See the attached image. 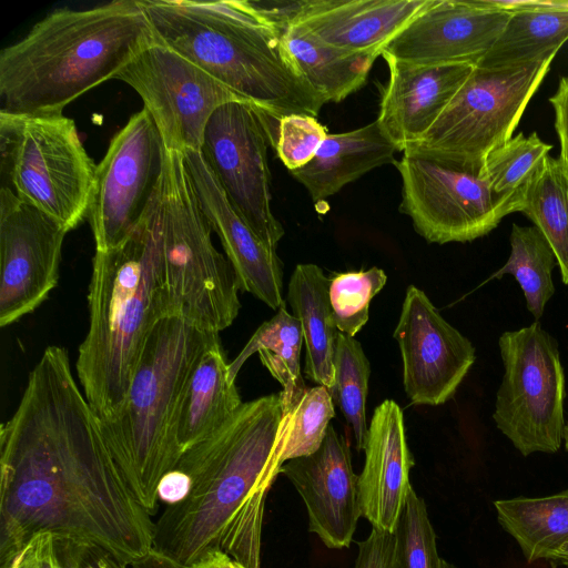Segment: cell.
<instances>
[{
  "label": "cell",
  "mask_w": 568,
  "mask_h": 568,
  "mask_svg": "<svg viewBox=\"0 0 568 568\" xmlns=\"http://www.w3.org/2000/svg\"><path fill=\"white\" fill-rule=\"evenodd\" d=\"M0 568L31 539L98 546L131 566L155 523L125 483L64 347L48 346L0 428Z\"/></svg>",
  "instance_id": "cell-1"
},
{
  "label": "cell",
  "mask_w": 568,
  "mask_h": 568,
  "mask_svg": "<svg viewBox=\"0 0 568 568\" xmlns=\"http://www.w3.org/2000/svg\"><path fill=\"white\" fill-rule=\"evenodd\" d=\"M281 394L242 403L174 468L192 480L189 496L168 506L155 523L153 549L191 567L221 552L246 568H261L265 500L282 467L291 422Z\"/></svg>",
  "instance_id": "cell-2"
},
{
  "label": "cell",
  "mask_w": 568,
  "mask_h": 568,
  "mask_svg": "<svg viewBox=\"0 0 568 568\" xmlns=\"http://www.w3.org/2000/svg\"><path fill=\"white\" fill-rule=\"evenodd\" d=\"M155 42L139 0L58 9L0 52V112L60 115Z\"/></svg>",
  "instance_id": "cell-3"
},
{
  "label": "cell",
  "mask_w": 568,
  "mask_h": 568,
  "mask_svg": "<svg viewBox=\"0 0 568 568\" xmlns=\"http://www.w3.org/2000/svg\"><path fill=\"white\" fill-rule=\"evenodd\" d=\"M162 189L133 233L92 260L90 324L77 374L101 420L121 410L154 326L168 317L162 284Z\"/></svg>",
  "instance_id": "cell-4"
},
{
  "label": "cell",
  "mask_w": 568,
  "mask_h": 568,
  "mask_svg": "<svg viewBox=\"0 0 568 568\" xmlns=\"http://www.w3.org/2000/svg\"><path fill=\"white\" fill-rule=\"evenodd\" d=\"M155 41L268 116H317L325 100L300 75L278 30L246 0H139Z\"/></svg>",
  "instance_id": "cell-5"
},
{
  "label": "cell",
  "mask_w": 568,
  "mask_h": 568,
  "mask_svg": "<svg viewBox=\"0 0 568 568\" xmlns=\"http://www.w3.org/2000/svg\"><path fill=\"white\" fill-rule=\"evenodd\" d=\"M219 334L182 317L162 318L152 329L130 383L125 402L102 433L122 476L152 515L158 485L180 459L174 428L189 378Z\"/></svg>",
  "instance_id": "cell-6"
},
{
  "label": "cell",
  "mask_w": 568,
  "mask_h": 568,
  "mask_svg": "<svg viewBox=\"0 0 568 568\" xmlns=\"http://www.w3.org/2000/svg\"><path fill=\"white\" fill-rule=\"evenodd\" d=\"M162 284L168 317L219 334L241 308L235 271L212 241L183 154L168 151L163 179Z\"/></svg>",
  "instance_id": "cell-7"
},
{
  "label": "cell",
  "mask_w": 568,
  "mask_h": 568,
  "mask_svg": "<svg viewBox=\"0 0 568 568\" xmlns=\"http://www.w3.org/2000/svg\"><path fill=\"white\" fill-rule=\"evenodd\" d=\"M1 178L70 232L88 217L97 165L72 119L0 112Z\"/></svg>",
  "instance_id": "cell-8"
},
{
  "label": "cell",
  "mask_w": 568,
  "mask_h": 568,
  "mask_svg": "<svg viewBox=\"0 0 568 568\" xmlns=\"http://www.w3.org/2000/svg\"><path fill=\"white\" fill-rule=\"evenodd\" d=\"M554 57L520 67H475L432 129L405 151L468 165L513 138Z\"/></svg>",
  "instance_id": "cell-9"
},
{
  "label": "cell",
  "mask_w": 568,
  "mask_h": 568,
  "mask_svg": "<svg viewBox=\"0 0 568 568\" xmlns=\"http://www.w3.org/2000/svg\"><path fill=\"white\" fill-rule=\"evenodd\" d=\"M504 376L493 418L523 455L559 450L565 427V375L558 344L538 322L504 332Z\"/></svg>",
  "instance_id": "cell-10"
},
{
  "label": "cell",
  "mask_w": 568,
  "mask_h": 568,
  "mask_svg": "<svg viewBox=\"0 0 568 568\" xmlns=\"http://www.w3.org/2000/svg\"><path fill=\"white\" fill-rule=\"evenodd\" d=\"M394 165L402 180L399 210L429 243L474 241L510 214L506 202L491 191L483 165L408 151Z\"/></svg>",
  "instance_id": "cell-11"
},
{
  "label": "cell",
  "mask_w": 568,
  "mask_h": 568,
  "mask_svg": "<svg viewBox=\"0 0 568 568\" xmlns=\"http://www.w3.org/2000/svg\"><path fill=\"white\" fill-rule=\"evenodd\" d=\"M166 150L143 108L112 138L97 165L88 220L95 251L122 244L139 226L159 195Z\"/></svg>",
  "instance_id": "cell-12"
},
{
  "label": "cell",
  "mask_w": 568,
  "mask_h": 568,
  "mask_svg": "<svg viewBox=\"0 0 568 568\" xmlns=\"http://www.w3.org/2000/svg\"><path fill=\"white\" fill-rule=\"evenodd\" d=\"M268 143L261 112L250 102L233 101L210 118L200 152L234 211L276 251L284 230L271 207Z\"/></svg>",
  "instance_id": "cell-13"
},
{
  "label": "cell",
  "mask_w": 568,
  "mask_h": 568,
  "mask_svg": "<svg viewBox=\"0 0 568 568\" xmlns=\"http://www.w3.org/2000/svg\"><path fill=\"white\" fill-rule=\"evenodd\" d=\"M114 79L141 97L168 151H201L212 114L225 103L248 102L158 41L139 52Z\"/></svg>",
  "instance_id": "cell-14"
},
{
  "label": "cell",
  "mask_w": 568,
  "mask_h": 568,
  "mask_svg": "<svg viewBox=\"0 0 568 568\" xmlns=\"http://www.w3.org/2000/svg\"><path fill=\"white\" fill-rule=\"evenodd\" d=\"M68 230L57 220L0 189V326L32 313L59 281Z\"/></svg>",
  "instance_id": "cell-15"
},
{
  "label": "cell",
  "mask_w": 568,
  "mask_h": 568,
  "mask_svg": "<svg viewBox=\"0 0 568 568\" xmlns=\"http://www.w3.org/2000/svg\"><path fill=\"white\" fill-rule=\"evenodd\" d=\"M394 337L403 361L404 389L415 405L436 406L450 399L476 358L471 342L415 285L407 287Z\"/></svg>",
  "instance_id": "cell-16"
},
{
  "label": "cell",
  "mask_w": 568,
  "mask_h": 568,
  "mask_svg": "<svg viewBox=\"0 0 568 568\" xmlns=\"http://www.w3.org/2000/svg\"><path fill=\"white\" fill-rule=\"evenodd\" d=\"M510 16L486 7L481 0H430L383 49L382 55L416 63L476 67Z\"/></svg>",
  "instance_id": "cell-17"
},
{
  "label": "cell",
  "mask_w": 568,
  "mask_h": 568,
  "mask_svg": "<svg viewBox=\"0 0 568 568\" xmlns=\"http://www.w3.org/2000/svg\"><path fill=\"white\" fill-rule=\"evenodd\" d=\"M280 474L303 499L308 530L329 549L347 548L362 517L358 476L348 442L329 425L316 452L285 462Z\"/></svg>",
  "instance_id": "cell-18"
},
{
  "label": "cell",
  "mask_w": 568,
  "mask_h": 568,
  "mask_svg": "<svg viewBox=\"0 0 568 568\" xmlns=\"http://www.w3.org/2000/svg\"><path fill=\"white\" fill-rule=\"evenodd\" d=\"M182 154L199 204L221 241L241 290L272 310L284 307L283 268L276 251L234 211L201 152L189 150Z\"/></svg>",
  "instance_id": "cell-19"
},
{
  "label": "cell",
  "mask_w": 568,
  "mask_h": 568,
  "mask_svg": "<svg viewBox=\"0 0 568 568\" xmlns=\"http://www.w3.org/2000/svg\"><path fill=\"white\" fill-rule=\"evenodd\" d=\"M389 71L376 119L398 151L432 129L475 69L469 63H416L382 55Z\"/></svg>",
  "instance_id": "cell-20"
},
{
  "label": "cell",
  "mask_w": 568,
  "mask_h": 568,
  "mask_svg": "<svg viewBox=\"0 0 568 568\" xmlns=\"http://www.w3.org/2000/svg\"><path fill=\"white\" fill-rule=\"evenodd\" d=\"M358 476L362 516L372 528L394 532L412 485L414 457L408 448L398 404L386 399L372 416Z\"/></svg>",
  "instance_id": "cell-21"
},
{
  "label": "cell",
  "mask_w": 568,
  "mask_h": 568,
  "mask_svg": "<svg viewBox=\"0 0 568 568\" xmlns=\"http://www.w3.org/2000/svg\"><path fill=\"white\" fill-rule=\"evenodd\" d=\"M430 0H301L291 24L352 53L383 49Z\"/></svg>",
  "instance_id": "cell-22"
},
{
  "label": "cell",
  "mask_w": 568,
  "mask_h": 568,
  "mask_svg": "<svg viewBox=\"0 0 568 568\" xmlns=\"http://www.w3.org/2000/svg\"><path fill=\"white\" fill-rule=\"evenodd\" d=\"M397 151L375 120L348 132L329 133L314 158L291 173L320 203L373 169L394 164Z\"/></svg>",
  "instance_id": "cell-23"
},
{
  "label": "cell",
  "mask_w": 568,
  "mask_h": 568,
  "mask_svg": "<svg viewBox=\"0 0 568 568\" xmlns=\"http://www.w3.org/2000/svg\"><path fill=\"white\" fill-rule=\"evenodd\" d=\"M242 405L220 339L200 357L186 384L174 428L181 455L221 428Z\"/></svg>",
  "instance_id": "cell-24"
},
{
  "label": "cell",
  "mask_w": 568,
  "mask_h": 568,
  "mask_svg": "<svg viewBox=\"0 0 568 568\" xmlns=\"http://www.w3.org/2000/svg\"><path fill=\"white\" fill-rule=\"evenodd\" d=\"M329 283L312 263L297 264L291 275L287 302L300 321L306 346L305 375L329 389L334 385V351L338 334L329 303Z\"/></svg>",
  "instance_id": "cell-25"
},
{
  "label": "cell",
  "mask_w": 568,
  "mask_h": 568,
  "mask_svg": "<svg viewBox=\"0 0 568 568\" xmlns=\"http://www.w3.org/2000/svg\"><path fill=\"white\" fill-rule=\"evenodd\" d=\"M276 29L300 75L326 103L341 102L361 89L379 57L334 48L291 23Z\"/></svg>",
  "instance_id": "cell-26"
},
{
  "label": "cell",
  "mask_w": 568,
  "mask_h": 568,
  "mask_svg": "<svg viewBox=\"0 0 568 568\" xmlns=\"http://www.w3.org/2000/svg\"><path fill=\"white\" fill-rule=\"evenodd\" d=\"M568 40V0H536L510 16L504 30L477 63L481 69H506L555 57Z\"/></svg>",
  "instance_id": "cell-27"
},
{
  "label": "cell",
  "mask_w": 568,
  "mask_h": 568,
  "mask_svg": "<svg viewBox=\"0 0 568 568\" xmlns=\"http://www.w3.org/2000/svg\"><path fill=\"white\" fill-rule=\"evenodd\" d=\"M497 520L528 564L547 560L568 542V488L544 497L494 501Z\"/></svg>",
  "instance_id": "cell-28"
},
{
  "label": "cell",
  "mask_w": 568,
  "mask_h": 568,
  "mask_svg": "<svg viewBox=\"0 0 568 568\" xmlns=\"http://www.w3.org/2000/svg\"><path fill=\"white\" fill-rule=\"evenodd\" d=\"M304 342L300 321L281 307L252 335L240 354L229 363L232 381L251 355L257 353L264 367L282 385L280 392L285 412H291L306 390L301 373V349Z\"/></svg>",
  "instance_id": "cell-29"
},
{
  "label": "cell",
  "mask_w": 568,
  "mask_h": 568,
  "mask_svg": "<svg viewBox=\"0 0 568 568\" xmlns=\"http://www.w3.org/2000/svg\"><path fill=\"white\" fill-rule=\"evenodd\" d=\"M524 213L551 246L562 282L568 285V173L557 158L547 156L523 196Z\"/></svg>",
  "instance_id": "cell-30"
},
{
  "label": "cell",
  "mask_w": 568,
  "mask_h": 568,
  "mask_svg": "<svg viewBox=\"0 0 568 568\" xmlns=\"http://www.w3.org/2000/svg\"><path fill=\"white\" fill-rule=\"evenodd\" d=\"M510 255L489 280L511 274L518 282L528 311L536 322L555 293L552 271L558 265L556 255L542 233L534 226L513 224Z\"/></svg>",
  "instance_id": "cell-31"
},
{
  "label": "cell",
  "mask_w": 568,
  "mask_h": 568,
  "mask_svg": "<svg viewBox=\"0 0 568 568\" xmlns=\"http://www.w3.org/2000/svg\"><path fill=\"white\" fill-rule=\"evenodd\" d=\"M551 149L536 132L528 136L520 132L485 158V178L494 194L506 202L509 213L518 212L524 194Z\"/></svg>",
  "instance_id": "cell-32"
},
{
  "label": "cell",
  "mask_w": 568,
  "mask_h": 568,
  "mask_svg": "<svg viewBox=\"0 0 568 568\" xmlns=\"http://www.w3.org/2000/svg\"><path fill=\"white\" fill-rule=\"evenodd\" d=\"M333 362L334 385L331 395L352 429L356 449L362 452L368 433L365 405L369 361L357 339L338 332Z\"/></svg>",
  "instance_id": "cell-33"
},
{
  "label": "cell",
  "mask_w": 568,
  "mask_h": 568,
  "mask_svg": "<svg viewBox=\"0 0 568 568\" xmlns=\"http://www.w3.org/2000/svg\"><path fill=\"white\" fill-rule=\"evenodd\" d=\"M387 276L377 267L336 274L329 283V303L338 332L355 336L368 321L372 298Z\"/></svg>",
  "instance_id": "cell-34"
},
{
  "label": "cell",
  "mask_w": 568,
  "mask_h": 568,
  "mask_svg": "<svg viewBox=\"0 0 568 568\" xmlns=\"http://www.w3.org/2000/svg\"><path fill=\"white\" fill-rule=\"evenodd\" d=\"M333 402L327 387L317 385L306 388L292 409L281 456L282 465L290 459L311 455L320 448L329 420L335 416Z\"/></svg>",
  "instance_id": "cell-35"
},
{
  "label": "cell",
  "mask_w": 568,
  "mask_h": 568,
  "mask_svg": "<svg viewBox=\"0 0 568 568\" xmlns=\"http://www.w3.org/2000/svg\"><path fill=\"white\" fill-rule=\"evenodd\" d=\"M399 568H439L436 534L426 504L413 487L409 489L394 531Z\"/></svg>",
  "instance_id": "cell-36"
},
{
  "label": "cell",
  "mask_w": 568,
  "mask_h": 568,
  "mask_svg": "<svg viewBox=\"0 0 568 568\" xmlns=\"http://www.w3.org/2000/svg\"><path fill=\"white\" fill-rule=\"evenodd\" d=\"M329 133L315 116L285 115L278 120L274 148L278 159L295 171L307 164Z\"/></svg>",
  "instance_id": "cell-37"
},
{
  "label": "cell",
  "mask_w": 568,
  "mask_h": 568,
  "mask_svg": "<svg viewBox=\"0 0 568 568\" xmlns=\"http://www.w3.org/2000/svg\"><path fill=\"white\" fill-rule=\"evenodd\" d=\"M357 546L354 568H399L394 532L372 528L369 536Z\"/></svg>",
  "instance_id": "cell-38"
},
{
  "label": "cell",
  "mask_w": 568,
  "mask_h": 568,
  "mask_svg": "<svg viewBox=\"0 0 568 568\" xmlns=\"http://www.w3.org/2000/svg\"><path fill=\"white\" fill-rule=\"evenodd\" d=\"M7 568H63L55 538L50 534L34 537Z\"/></svg>",
  "instance_id": "cell-39"
},
{
  "label": "cell",
  "mask_w": 568,
  "mask_h": 568,
  "mask_svg": "<svg viewBox=\"0 0 568 568\" xmlns=\"http://www.w3.org/2000/svg\"><path fill=\"white\" fill-rule=\"evenodd\" d=\"M555 112V130L560 142L559 160L568 173V77L561 78L558 89L549 99Z\"/></svg>",
  "instance_id": "cell-40"
},
{
  "label": "cell",
  "mask_w": 568,
  "mask_h": 568,
  "mask_svg": "<svg viewBox=\"0 0 568 568\" xmlns=\"http://www.w3.org/2000/svg\"><path fill=\"white\" fill-rule=\"evenodd\" d=\"M74 568H125L109 551L89 544L68 540Z\"/></svg>",
  "instance_id": "cell-41"
},
{
  "label": "cell",
  "mask_w": 568,
  "mask_h": 568,
  "mask_svg": "<svg viewBox=\"0 0 568 568\" xmlns=\"http://www.w3.org/2000/svg\"><path fill=\"white\" fill-rule=\"evenodd\" d=\"M192 480L184 471L173 468L165 473L158 485V498L168 506L183 501L190 494Z\"/></svg>",
  "instance_id": "cell-42"
},
{
  "label": "cell",
  "mask_w": 568,
  "mask_h": 568,
  "mask_svg": "<svg viewBox=\"0 0 568 568\" xmlns=\"http://www.w3.org/2000/svg\"><path fill=\"white\" fill-rule=\"evenodd\" d=\"M132 568H187L164 554L151 549L142 558L131 565Z\"/></svg>",
  "instance_id": "cell-43"
},
{
  "label": "cell",
  "mask_w": 568,
  "mask_h": 568,
  "mask_svg": "<svg viewBox=\"0 0 568 568\" xmlns=\"http://www.w3.org/2000/svg\"><path fill=\"white\" fill-rule=\"evenodd\" d=\"M230 557L224 554L216 552L209 555L199 562L192 565L189 568H226V564Z\"/></svg>",
  "instance_id": "cell-44"
},
{
  "label": "cell",
  "mask_w": 568,
  "mask_h": 568,
  "mask_svg": "<svg viewBox=\"0 0 568 568\" xmlns=\"http://www.w3.org/2000/svg\"><path fill=\"white\" fill-rule=\"evenodd\" d=\"M547 561L551 562L554 566L568 568V542L549 556Z\"/></svg>",
  "instance_id": "cell-45"
},
{
  "label": "cell",
  "mask_w": 568,
  "mask_h": 568,
  "mask_svg": "<svg viewBox=\"0 0 568 568\" xmlns=\"http://www.w3.org/2000/svg\"><path fill=\"white\" fill-rule=\"evenodd\" d=\"M562 439H564V443H565V448H566V450L568 453V424L565 425V427H564Z\"/></svg>",
  "instance_id": "cell-46"
},
{
  "label": "cell",
  "mask_w": 568,
  "mask_h": 568,
  "mask_svg": "<svg viewBox=\"0 0 568 568\" xmlns=\"http://www.w3.org/2000/svg\"><path fill=\"white\" fill-rule=\"evenodd\" d=\"M226 568H246L244 567L243 565L232 560L231 558H229L227 560V564H226Z\"/></svg>",
  "instance_id": "cell-47"
},
{
  "label": "cell",
  "mask_w": 568,
  "mask_h": 568,
  "mask_svg": "<svg viewBox=\"0 0 568 568\" xmlns=\"http://www.w3.org/2000/svg\"><path fill=\"white\" fill-rule=\"evenodd\" d=\"M439 568H457V567L455 565L448 562L447 560L442 559Z\"/></svg>",
  "instance_id": "cell-48"
}]
</instances>
